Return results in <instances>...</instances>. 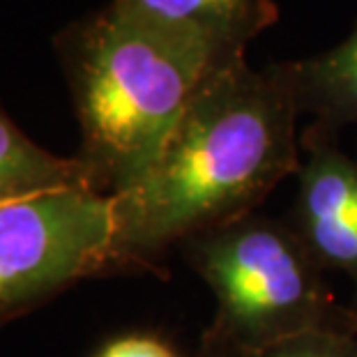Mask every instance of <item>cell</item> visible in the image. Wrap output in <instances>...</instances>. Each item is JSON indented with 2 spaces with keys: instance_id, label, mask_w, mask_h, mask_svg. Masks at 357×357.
Here are the masks:
<instances>
[{
  "instance_id": "obj_1",
  "label": "cell",
  "mask_w": 357,
  "mask_h": 357,
  "mask_svg": "<svg viewBox=\"0 0 357 357\" xmlns=\"http://www.w3.org/2000/svg\"><path fill=\"white\" fill-rule=\"evenodd\" d=\"M298 100L286 63L254 70L247 56L210 74L162 155L116 199L125 265L258 210L300 169Z\"/></svg>"
},
{
  "instance_id": "obj_2",
  "label": "cell",
  "mask_w": 357,
  "mask_h": 357,
  "mask_svg": "<svg viewBox=\"0 0 357 357\" xmlns=\"http://www.w3.org/2000/svg\"><path fill=\"white\" fill-rule=\"evenodd\" d=\"M81 127V153L97 192L141 185L196 93L224 56L180 28L111 0L58 37Z\"/></svg>"
},
{
  "instance_id": "obj_3",
  "label": "cell",
  "mask_w": 357,
  "mask_h": 357,
  "mask_svg": "<svg viewBox=\"0 0 357 357\" xmlns=\"http://www.w3.org/2000/svg\"><path fill=\"white\" fill-rule=\"evenodd\" d=\"M217 300L201 351H256L311 332L357 334V311L334 298L293 226L252 212L182 242Z\"/></svg>"
},
{
  "instance_id": "obj_4",
  "label": "cell",
  "mask_w": 357,
  "mask_h": 357,
  "mask_svg": "<svg viewBox=\"0 0 357 357\" xmlns=\"http://www.w3.org/2000/svg\"><path fill=\"white\" fill-rule=\"evenodd\" d=\"M113 265H125L116 196L70 187L0 203V321Z\"/></svg>"
},
{
  "instance_id": "obj_5",
  "label": "cell",
  "mask_w": 357,
  "mask_h": 357,
  "mask_svg": "<svg viewBox=\"0 0 357 357\" xmlns=\"http://www.w3.org/2000/svg\"><path fill=\"white\" fill-rule=\"evenodd\" d=\"M300 150L305 159L295 173L293 231L323 270L353 281L357 311V159L311 125L300 136Z\"/></svg>"
},
{
  "instance_id": "obj_6",
  "label": "cell",
  "mask_w": 357,
  "mask_h": 357,
  "mask_svg": "<svg viewBox=\"0 0 357 357\" xmlns=\"http://www.w3.org/2000/svg\"><path fill=\"white\" fill-rule=\"evenodd\" d=\"M171 28L201 37L224 56H247L249 42L275 26V0H118Z\"/></svg>"
},
{
  "instance_id": "obj_7",
  "label": "cell",
  "mask_w": 357,
  "mask_h": 357,
  "mask_svg": "<svg viewBox=\"0 0 357 357\" xmlns=\"http://www.w3.org/2000/svg\"><path fill=\"white\" fill-rule=\"evenodd\" d=\"M286 65L300 113L314 116L311 127L332 136L357 125V26L337 47Z\"/></svg>"
},
{
  "instance_id": "obj_8",
  "label": "cell",
  "mask_w": 357,
  "mask_h": 357,
  "mask_svg": "<svg viewBox=\"0 0 357 357\" xmlns=\"http://www.w3.org/2000/svg\"><path fill=\"white\" fill-rule=\"evenodd\" d=\"M70 187L95 189L81 159L40 148L0 109V203Z\"/></svg>"
},
{
  "instance_id": "obj_9",
  "label": "cell",
  "mask_w": 357,
  "mask_h": 357,
  "mask_svg": "<svg viewBox=\"0 0 357 357\" xmlns=\"http://www.w3.org/2000/svg\"><path fill=\"white\" fill-rule=\"evenodd\" d=\"M201 353L203 357H357V334L311 332L256 351L212 348Z\"/></svg>"
},
{
  "instance_id": "obj_10",
  "label": "cell",
  "mask_w": 357,
  "mask_h": 357,
  "mask_svg": "<svg viewBox=\"0 0 357 357\" xmlns=\"http://www.w3.org/2000/svg\"><path fill=\"white\" fill-rule=\"evenodd\" d=\"M97 357H178V355L157 337L132 334V337H123L106 344Z\"/></svg>"
}]
</instances>
